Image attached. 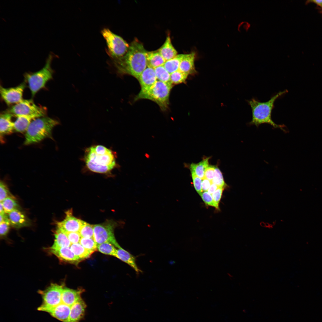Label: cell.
Wrapping results in <instances>:
<instances>
[{
    "label": "cell",
    "mask_w": 322,
    "mask_h": 322,
    "mask_svg": "<svg viewBox=\"0 0 322 322\" xmlns=\"http://www.w3.org/2000/svg\"><path fill=\"white\" fill-rule=\"evenodd\" d=\"M148 52L138 41H133L129 46L126 54L116 59L115 64L119 73L128 74L138 80L147 66Z\"/></svg>",
    "instance_id": "6da1fadb"
},
{
    "label": "cell",
    "mask_w": 322,
    "mask_h": 322,
    "mask_svg": "<svg viewBox=\"0 0 322 322\" xmlns=\"http://www.w3.org/2000/svg\"><path fill=\"white\" fill-rule=\"evenodd\" d=\"M117 155L111 149L101 145L91 146L85 151L83 160L90 171L108 174L118 167Z\"/></svg>",
    "instance_id": "7a4b0ae2"
},
{
    "label": "cell",
    "mask_w": 322,
    "mask_h": 322,
    "mask_svg": "<svg viewBox=\"0 0 322 322\" xmlns=\"http://www.w3.org/2000/svg\"><path fill=\"white\" fill-rule=\"evenodd\" d=\"M287 92L286 89L280 91L265 102H261L254 98L247 100L251 107L252 113V120L248 124L250 126L254 125L258 127L261 124L267 123L274 128H279L284 132H286L284 128L285 126L284 125H278L275 123L272 119L271 114L275 100Z\"/></svg>",
    "instance_id": "3957f363"
},
{
    "label": "cell",
    "mask_w": 322,
    "mask_h": 322,
    "mask_svg": "<svg viewBox=\"0 0 322 322\" xmlns=\"http://www.w3.org/2000/svg\"><path fill=\"white\" fill-rule=\"evenodd\" d=\"M59 124L57 120L47 117L34 119L26 132L24 144L36 143L45 138H51L53 129Z\"/></svg>",
    "instance_id": "277c9868"
},
{
    "label": "cell",
    "mask_w": 322,
    "mask_h": 322,
    "mask_svg": "<svg viewBox=\"0 0 322 322\" xmlns=\"http://www.w3.org/2000/svg\"><path fill=\"white\" fill-rule=\"evenodd\" d=\"M172 88L171 83H167L157 80L155 83L145 92H139L135 100L147 99L156 103L163 111L167 109L169 104L170 92Z\"/></svg>",
    "instance_id": "5b68a950"
},
{
    "label": "cell",
    "mask_w": 322,
    "mask_h": 322,
    "mask_svg": "<svg viewBox=\"0 0 322 322\" xmlns=\"http://www.w3.org/2000/svg\"><path fill=\"white\" fill-rule=\"evenodd\" d=\"M51 57L50 56L49 57L44 66L40 70L25 74V81L28 83L32 97L45 87L47 82L52 78L53 72L51 66Z\"/></svg>",
    "instance_id": "8992f818"
},
{
    "label": "cell",
    "mask_w": 322,
    "mask_h": 322,
    "mask_svg": "<svg viewBox=\"0 0 322 322\" xmlns=\"http://www.w3.org/2000/svg\"><path fill=\"white\" fill-rule=\"evenodd\" d=\"M64 288L62 285L52 283L44 290L39 291L42 302L38 308V310L47 312L61 303V294Z\"/></svg>",
    "instance_id": "52a82bcc"
},
{
    "label": "cell",
    "mask_w": 322,
    "mask_h": 322,
    "mask_svg": "<svg viewBox=\"0 0 322 322\" xmlns=\"http://www.w3.org/2000/svg\"><path fill=\"white\" fill-rule=\"evenodd\" d=\"M101 33L106 41L109 53L112 57L118 59L126 54L129 46L122 38L107 28L103 29Z\"/></svg>",
    "instance_id": "ba28073f"
},
{
    "label": "cell",
    "mask_w": 322,
    "mask_h": 322,
    "mask_svg": "<svg viewBox=\"0 0 322 322\" xmlns=\"http://www.w3.org/2000/svg\"><path fill=\"white\" fill-rule=\"evenodd\" d=\"M7 112L16 117L19 115L28 116L34 119L45 116L47 113L45 107L36 105L32 99H23L12 106Z\"/></svg>",
    "instance_id": "9c48e42d"
},
{
    "label": "cell",
    "mask_w": 322,
    "mask_h": 322,
    "mask_svg": "<svg viewBox=\"0 0 322 322\" xmlns=\"http://www.w3.org/2000/svg\"><path fill=\"white\" fill-rule=\"evenodd\" d=\"M116 225L113 221L108 220L103 223L94 225L93 238L97 245L109 242L117 248L121 247L114 235V231Z\"/></svg>",
    "instance_id": "30bf717a"
},
{
    "label": "cell",
    "mask_w": 322,
    "mask_h": 322,
    "mask_svg": "<svg viewBox=\"0 0 322 322\" xmlns=\"http://www.w3.org/2000/svg\"><path fill=\"white\" fill-rule=\"evenodd\" d=\"M26 86V81L14 87L5 88L1 86V96L8 105L18 103L23 100V93Z\"/></svg>",
    "instance_id": "8fae6325"
},
{
    "label": "cell",
    "mask_w": 322,
    "mask_h": 322,
    "mask_svg": "<svg viewBox=\"0 0 322 322\" xmlns=\"http://www.w3.org/2000/svg\"><path fill=\"white\" fill-rule=\"evenodd\" d=\"M85 222L78 219L72 214L71 210L66 212L65 218L62 221L57 222V228L65 232H79Z\"/></svg>",
    "instance_id": "7c38bea8"
},
{
    "label": "cell",
    "mask_w": 322,
    "mask_h": 322,
    "mask_svg": "<svg viewBox=\"0 0 322 322\" xmlns=\"http://www.w3.org/2000/svg\"><path fill=\"white\" fill-rule=\"evenodd\" d=\"M49 252L56 256L60 260L78 265L81 261L71 250L70 247L53 249L48 248Z\"/></svg>",
    "instance_id": "4fadbf2b"
},
{
    "label": "cell",
    "mask_w": 322,
    "mask_h": 322,
    "mask_svg": "<svg viewBox=\"0 0 322 322\" xmlns=\"http://www.w3.org/2000/svg\"><path fill=\"white\" fill-rule=\"evenodd\" d=\"M138 80L141 88L139 92L147 91L157 80L154 69L147 66L139 76Z\"/></svg>",
    "instance_id": "5bb4252c"
},
{
    "label": "cell",
    "mask_w": 322,
    "mask_h": 322,
    "mask_svg": "<svg viewBox=\"0 0 322 322\" xmlns=\"http://www.w3.org/2000/svg\"><path fill=\"white\" fill-rule=\"evenodd\" d=\"M7 214L10 224L14 227L19 228L30 224L26 215L19 210H14Z\"/></svg>",
    "instance_id": "9a60e30c"
},
{
    "label": "cell",
    "mask_w": 322,
    "mask_h": 322,
    "mask_svg": "<svg viewBox=\"0 0 322 322\" xmlns=\"http://www.w3.org/2000/svg\"><path fill=\"white\" fill-rule=\"evenodd\" d=\"M83 291L84 290L82 289L73 290L64 287L61 294V303L71 306L82 299L81 294Z\"/></svg>",
    "instance_id": "2e32d148"
},
{
    "label": "cell",
    "mask_w": 322,
    "mask_h": 322,
    "mask_svg": "<svg viewBox=\"0 0 322 322\" xmlns=\"http://www.w3.org/2000/svg\"><path fill=\"white\" fill-rule=\"evenodd\" d=\"M86 305L81 299L71 307L67 322H79L83 317Z\"/></svg>",
    "instance_id": "e0dca14e"
},
{
    "label": "cell",
    "mask_w": 322,
    "mask_h": 322,
    "mask_svg": "<svg viewBox=\"0 0 322 322\" xmlns=\"http://www.w3.org/2000/svg\"><path fill=\"white\" fill-rule=\"evenodd\" d=\"M71 307L64 304L61 303L48 310L47 312L57 320L62 322H67L70 314Z\"/></svg>",
    "instance_id": "ac0fdd59"
},
{
    "label": "cell",
    "mask_w": 322,
    "mask_h": 322,
    "mask_svg": "<svg viewBox=\"0 0 322 322\" xmlns=\"http://www.w3.org/2000/svg\"><path fill=\"white\" fill-rule=\"evenodd\" d=\"M116 258L129 265L135 270L137 274H139L142 272L137 265L135 258L121 247L117 249Z\"/></svg>",
    "instance_id": "d6986e66"
},
{
    "label": "cell",
    "mask_w": 322,
    "mask_h": 322,
    "mask_svg": "<svg viewBox=\"0 0 322 322\" xmlns=\"http://www.w3.org/2000/svg\"><path fill=\"white\" fill-rule=\"evenodd\" d=\"M195 56V54L193 52L185 54L180 63L179 70L188 75L195 72L194 64Z\"/></svg>",
    "instance_id": "ffe728a7"
},
{
    "label": "cell",
    "mask_w": 322,
    "mask_h": 322,
    "mask_svg": "<svg viewBox=\"0 0 322 322\" xmlns=\"http://www.w3.org/2000/svg\"><path fill=\"white\" fill-rule=\"evenodd\" d=\"M13 115L7 112L1 114L0 116V133L1 136L11 133L13 130V122L12 118Z\"/></svg>",
    "instance_id": "44dd1931"
},
{
    "label": "cell",
    "mask_w": 322,
    "mask_h": 322,
    "mask_svg": "<svg viewBox=\"0 0 322 322\" xmlns=\"http://www.w3.org/2000/svg\"><path fill=\"white\" fill-rule=\"evenodd\" d=\"M166 61L170 60L176 56L177 52L173 46L169 36H168L165 41L158 50Z\"/></svg>",
    "instance_id": "7402d4cb"
},
{
    "label": "cell",
    "mask_w": 322,
    "mask_h": 322,
    "mask_svg": "<svg viewBox=\"0 0 322 322\" xmlns=\"http://www.w3.org/2000/svg\"><path fill=\"white\" fill-rule=\"evenodd\" d=\"M54 243L51 248L53 249L70 247L71 244L66 233L62 230L57 228L55 232Z\"/></svg>",
    "instance_id": "603a6c76"
},
{
    "label": "cell",
    "mask_w": 322,
    "mask_h": 322,
    "mask_svg": "<svg viewBox=\"0 0 322 322\" xmlns=\"http://www.w3.org/2000/svg\"><path fill=\"white\" fill-rule=\"evenodd\" d=\"M16 117L17 119L13 122L14 130L20 133L26 132L30 123L34 119L28 116L19 115Z\"/></svg>",
    "instance_id": "cb8c5ba5"
},
{
    "label": "cell",
    "mask_w": 322,
    "mask_h": 322,
    "mask_svg": "<svg viewBox=\"0 0 322 322\" xmlns=\"http://www.w3.org/2000/svg\"><path fill=\"white\" fill-rule=\"evenodd\" d=\"M147 66L154 69L162 66L166 61L158 51L148 52Z\"/></svg>",
    "instance_id": "d4e9b609"
},
{
    "label": "cell",
    "mask_w": 322,
    "mask_h": 322,
    "mask_svg": "<svg viewBox=\"0 0 322 322\" xmlns=\"http://www.w3.org/2000/svg\"><path fill=\"white\" fill-rule=\"evenodd\" d=\"M209 157L205 158L198 163H191L190 167L191 172L194 173L202 180L204 179L205 171L209 165Z\"/></svg>",
    "instance_id": "484cf974"
},
{
    "label": "cell",
    "mask_w": 322,
    "mask_h": 322,
    "mask_svg": "<svg viewBox=\"0 0 322 322\" xmlns=\"http://www.w3.org/2000/svg\"><path fill=\"white\" fill-rule=\"evenodd\" d=\"M184 55H177L174 58L165 62L163 66L170 74L179 70L180 63Z\"/></svg>",
    "instance_id": "4316f807"
},
{
    "label": "cell",
    "mask_w": 322,
    "mask_h": 322,
    "mask_svg": "<svg viewBox=\"0 0 322 322\" xmlns=\"http://www.w3.org/2000/svg\"><path fill=\"white\" fill-rule=\"evenodd\" d=\"M71 250L81 261L90 257L92 252L84 248L79 243L71 244Z\"/></svg>",
    "instance_id": "83f0119b"
},
{
    "label": "cell",
    "mask_w": 322,
    "mask_h": 322,
    "mask_svg": "<svg viewBox=\"0 0 322 322\" xmlns=\"http://www.w3.org/2000/svg\"><path fill=\"white\" fill-rule=\"evenodd\" d=\"M112 244L106 242L97 245V250L101 253L117 257V250Z\"/></svg>",
    "instance_id": "f1b7e54d"
},
{
    "label": "cell",
    "mask_w": 322,
    "mask_h": 322,
    "mask_svg": "<svg viewBox=\"0 0 322 322\" xmlns=\"http://www.w3.org/2000/svg\"><path fill=\"white\" fill-rule=\"evenodd\" d=\"M1 202L4 212L7 213L16 210H19L18 203L13 196L6 198Z\"/></svg>",
    "instance_id": "f546056e"
},
{
    "label": "cell",
    "mask_w": 322,
    "mask_h": 322,
    "mask_svg": "<svg viewBox=\"0 0 322 322\" xmlns=\"http://www.w3.org/2000/svg\"><path fill=\"white\" fill-rule=\"evenodd\" d=\"M157 80L167 83H171V74L167 71L163 65L154 69Z\"/></svg>",
    "instance_id": "4dcf8cb0"
},
{
    "label": "cell",
    "mask_w": 322,
    "mask_h": 322,
    "mask_svg": "<svg viewBox=\"0 0 322 322\" xmlns=\"http://www.w3.org/2000/svg\"><path fill=\"white\" fill-rule=\"evenodd\" d=\"M79 243L84 248L93 253L97 250V244L93 238L81 237Z\"/></svg>",
    "instance_id": "1f68e13d"
},
{
    "label": "cell",
    "mask_w": 322,
    "mask_h": 322,
    "mask_svg": "<svg viewBox=\"0 0 322 322\" xmlns=\"http://www.w3.org/2000/svg\"><path fill=\"white\" fill-rule=\"evenodd\" d=\"M188 75V74L178 70L171 74V82L172 84H176L184 83L187 78Z\"/></svg>",
    "instance_id": "d6a6232c"
},
{
    "label": "cell",
    "mask_w": 322,
    "mask_h": 322,
    "mask_svg": "<svg viewBox=\"0 0 322 322\" xmlns=\"http://www.w3.org/2000/svg\"><path fill=\"white\" fill-rule=\"evenodd\" d=\"M93 226L85 222L79 232L81 237L93 238Z\"/></svg>",
    "instance_id": "836d02e7"
},
{
    "label": "cell",
    "mask_w": 322,
    "mask_h": 322,
    "mask_svg": "<svg viewBox=\"0 0 322 322\" xmlns=\"http://www.w3.org/2000/svg\"><path fill=\"white\" fill-rule=\"evenodd\" d=\"M211 182L219 187L224 188L226 185L222 174L218 167L215 168L214 176Z\"/></svg>",
    "instance_id": "e575fe53"
},
{
    "label": "cell",
    "mask_w": 322,
    "mask_h": 322,
    "mask_svg": "<svg viewBox=\"0 0 322 322\" xmlns=\"http://www.w3.org/2000/svg\"><path fill=\"white\" fill-rule=\"evenodd\" d=\"M13 196L10 193L7 185L3 182L0 183V201L2 202L6 198Z\"/></svg>",
    "instance_id": "d590c367"
},
{
    "label": "cell",
    "mask_w": 322,
    "mask_h": 322,
    "mask_svg": "<svg viewBox=\"0 0 322 322\" xmlns=\"http://www.w3.org/2000/svg\"><path fill=\"white\" fill-rule=\"evenodd\" d=\"M203 200L207 205L214 207L217 209H219L215 204L213 200L212 195L207 191L203 192L200 195Z\"/></svg>",
    "instance_id": "8d00e7d4"
},
{
    "label": "cell",
    "mask_w": 322,
    "mask_h": 322,
    "mask_svg": "<svg viewBox=\"0 0 322 322\" xmlns=\"http://www.w3.org/2000/svg\"><path fill=\"white\" fill-rule=\"evenodd\" d=\"M191 174L195 188L197 192L200 195L203 192L202 189V179L197 176L194 173L191 172Z\"/></svg>",
    "instance_id": "74e56055"
},
{
    "label": "cell",
    "mask_w": 322,
    "mask_h": 322,
    "mask_svg": "<svg viewBox=\"0 0 322 322\" xmlns=\"http://www.w3.org/2000/svg\"><path fill=\"white\" fill-rule=\"evenodd\" d=\"M65 233L71 244L79 243L81 237L79 232H65Z\"/></svg>",
    "instance_id": "f35d334b"
},
{
    "label": "cell",
    "mask_w": 322,
    "mask_h": 322,
    "mask_svg": "<svg viewBox=\"0 0 322 322\" xmlns=\"http://www.w3.org/2000/svg\"><path fill=\"white\" fill-rule=\"evenodd\" d=\"M223 188V187H218L216 190L212 194L214 202L218 207H219V203L221 199Z\"/></svg>",
    "instance_id": "ab89813d"
},
{
    "label": "cell",
    "mask_w": 322,
    "mask_h": 322,
    "mask_svg": "<svg viewBox=\"0 0 322 322\" xmlns=\"http://www.w3.org/2000/svg\"><path fill=\"white\" fill-rule=\"evenodd\" d=\"M215 168L214 166L209 165L205 172V178L211 181L214 176Z\"/></svg>",
    "instance_id": "60d3db41"
},
{
    "label": "cell",
    "mask_w": 322,
    "mask_h": 322,
    "mask_svg": "<svg viewBox=\"0 0 322 322\" xmlns=\"http://www.w3.org/2000/svg\"><path fill=\"white\" fill-rule=\"evenodd\" d=\"M10 225V221L3 222L0 223V234L1 236H4L7 234Z\"/></svg>",
    "instance_id": "b9f144b4"
},
{
    "label": "cell",
    "mask_w": 322,
    "mask_h": 322,
    "mask_svg": "<svg viewBox=\"0 0 322 322\" xmlns=\"http://www.w3.org/2000/svg\"><path fill=\"white\" fill-rule=\"evenodd\" d=\"M212 183L211 181L204 178L202 181V192L208 191Z\"/></svg>",
    "instance_id": "7bdbcfd3"
},
{
    "label": "cell",
    "mask_w": 322,
    "mask_h": 322,
    "mask_svg": "<svg viewBox=\"0 0 322 322\" xmlns=\"http://www.w3.org/2000/svg\"><path fill=\"white\" fill-rule=\"evenodd\" d=\"M218 187L216 185L212 183L208 189V192L212 195L216 190Z\"/></svg>",
    "instance_id": "ee69618b"
},
{
    "label": "cell",
    "mask_w": 322,
    "mask_h": 322,
    "mask_svg": "<svg viewBox=\"0 0 322 322\" xmlns=\"http://www.w3.org/2000/svg\"><path fill=\"white\" fill-rule=\"evenodd\" d=\"M318 5L322 7V0H313L312 1Z\"/></svg>",
    "instance_id": "f6af8a7d"
},
{
    "label": "cell",
    "mask_w": 322,
    "mask_h": 322,
    "mask_svg": "<svg viewBox=\"0 0 322 322\" xmlns=\"http://www.w3.org/2000/svg\"><path fill=\"white\" fill-rule=\"evenodd\" d=\"M5 213L4 212L3 206L1 202L0 203V213Z\"/></svg>",
    "instance_id": "bcb514c9"
},
{
    "label": "cell",
    "mask_w": 322,
    "mask_h": 322,
    "mask_svg": "<svg viewBox=\"0 0 322 322\" xmlns=\"http://www.w3.org/2000/svg\"><path fill=\"white\" fill-rule=\"evenodd\" d=\"M260 225L261 226L263 227H265V223L264 222H261L260 223Z\"/></svg>",
    "instance_id": "7dc6e473"
},
{
    "label": "cell",
    "mask_w": 322,
    "mask_h": 322,
    "mask_svg": "<svg viewBox=\"0 0 322 322\" xmlns=\"http://www.w3.org/2000/svg\"><path fill=\"white\" fill-rule=\"evenodd\" d=\"M270 225L268 223H265V227H269V226H270Z\"/></svg>",
    "instance_id": "c3c4849f"
}]
</instances>
